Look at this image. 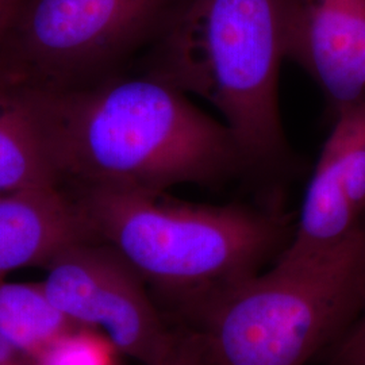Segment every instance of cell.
<instances>
[{
	"mask_svg": "<svg viewBox=\"0 0 365 365\" xmlns=\"http://www.w3.org/2000/svg\"><path fill=\"white\" fill-rule=\"evenodd\" d=\"M214 365H306L365 314V232L222 291L191 312Z\"/></svg>",
	"mask_w": 365,
	"mask_h": 365,
	"instance_id": "cell-4",
	"label": "cell"
},
{
	"mask_svg": "<svg viewBox=\"0 0 365 365\" xmlns=\"http://www.w3.org/2000/svg\"><path fill=\"white\" fill-rule=\"evenodd\" d=\"M91 237L72 196L41 188L0 196V280L42 267L63 249Z\"/></svg>",
	"mask_w": 365,
	"mask_h": 365,
	"instance_id": "cell-9",
	"label": "cell"
},
{
	"mask_svg": "<svg viewBox=\"0 0 365 365\" xmlns=\"http://www.w3.org/2000/svg\"><path fill=\"white\" fill-rule=\"evenodd\" d=\"M41 188L60 187L37 99L0 84V196Z\"/></svg>",
	"mask_w": 365,
	"mask_h": 365,
	"instance_id": "cell-10",
	"label": "cell"
},
{
	"mask_svg": "<svg viewBox=\"0 0 365 365\" xmlns=\"http://www.w3.org/2000/svg\"><path fill=\"white\" fill-rule=\"evenodd\" d=\"M108 341L92 333V329H80L56 344L39 356L36 365H110Z\"/></svg>",
	"mask_w": 365,
	"mask_h": 365,
	"instance_id": "cell-12",
	"label": "cell"
},
{
	"mask_svg": "<svg viewBox=\"0 0 365 365\" xmlns=\"http://www.w3.org/2000/svg\"><path fill=\"white\" fill-rule=\"evenodd\" d=\"M0 365H36V363L15 349L13 345L0 334Z\"/></svg>",
	"mask_w": 365,
	"mask_h": 365,
	"instance_id": "cell-15",
	"label": "cell"
},
{
	"mask_svg": "<svg viewBox=\"0 0 365 365\" xmlns=\"http://www.w3.org/2000/svg\"><path fill=\"white\" fill-rule=\"evenodd\" d=\"M164 365H214L203 339L196 331L180 334Z\"/></svg>",
	"mask_w": 365,
	"mask_h": 365,
	"instance_id": "cell-14",
	"label": "cell"
},
{
	"mask_svg": "<svg viewBox=\"0 0 365 365\" xmlns=\"http://www.w3.org/2000/svg\"><path fill=\"white\" fill-rule=\"evenodd\" d=\"M191 0H25L0 41V84L78 91L130 73Z\"/></svg>",
	"mask_w": 365,
	"mask_h": 365,
	"instance_id": "cell-5",
	"label": "cell"
},
{
	"mask_svg": "<svg viewBox=\"0 0 365 365\" xmlns=\"http://www.w3.org/2000/svg\"><path fill=\"white\" fill-rule=\"evenodd\" d=\"M24 1L25 0H0V41L11 26Z\"/></svg>",
	"mask_w": 365,
	"mask_h": 365,
	"instance_id": "cell-16",
	"label": "cell"
},
{
	"mask_svg": "<svg viewBox=\"0 0 365 365\" xmlns=\"http://www.w3.org/2000/svg\"><path fill=\"white\" fill-rule=\"evenodd\" d=\"M66 194L91 237L111 245L148 286L176 297L188 312L260 274L287 248L295 229L274 205H199L168 191L117 187Z\"/></svg>",
	"mask_w": 365,
	"mask_h": 365,
	"instance_id": "cell-2",
	"label": "cell"
},
{
	"mask_svg": "<svg viewBox=\"0 0 365 365\" xmlns=\"http://www.w3.org/2000/svg\"><path fill=\"white\" fill-rule=\"evenodd\" d=\"M359 321H365V314L361 317V318H360V319H359Z\"/></svg>",
	"mask_w": 365,
	"mask_h": 365,
	"instance_id": "cell-17",
	"label": "cell"
},
{
	"mask_svg": "<svg viewBox=\"0 0 365 365\" xmlns=\"http://www.w3.org/2000/svg\"><path fill=\"white\" fill-rule=\"evenodd\" d=\"M365 232V96L342 108L322 148L287 248L276 261L306 260Z\"/></svg>",
	"mask_w": 365,
	"mask_h": 365,
	"instance_id": "cell-7",
	"label": "cell"
},
{
	"mask_svg": "<svg viewBox=\"0 0 365 365\" xmlns=\"http://www.w3.org/2000/svg\"><path fill=\"white\" fill-rule=\"evenodd\" d=\"M80 329L86 327L53 303L42 283L0 280V334L34 363L53 344Z\"/></svg>",
	"mask_w": 365,
	"mask_h": 365,
	"instance_id": "cell-11",
	"label": "cell"
},
{
	"mask_svg": "<svg viewBox=\"0 0 365 365\" xmlns=\"http://www.w3.org/2000/svg\"><path fill=\"white\" fill-rule=\"evenodd\" d=\"M291 0H191L170 33L133 72L214 106L242 145L260 184L302 170L279 111Z\"/></svg>",
	"mask_w": 365,
	"mask_h": 365,
	"instance_id": "cell-3",
	"label": "cell"
},
{
	"mask_svg": "<svg viewBox=\"0 0 365 365\" xmlns=\"http://www.w3.org/2000/svg\"><path fill=\"white\" fill-rule=\"evenodd\" d=\"M34 96L53 170L66 192L260 182L229 126L149 75L130 72L78 91Z\"/></svg>",
	"mask_w": 365,
	"mask_h": 365,
	"instance_id": "cell-1",
	"label": "cell"
},
{
	"mask_svg": "<svg viewBox=\"0 0 365 365\" xmlns=\"http://www.w3.org/2000/svg\"><path fill=\"white\" fill-rule=\"evenodd\" d=\"M42 282L53 303L86 329H101L114 349L143 365H164L179 336L164 322L148 284L111 245L93 237L60 250Z\"/></svg>",
	"mask_w": 365,
	"mask_h": 365,
	"instance_id": "cell-6",
	"label": "cell"
},
{
	"mask_svg": "<svg viewBox=\"0 0 365 365\" xmlns=\"http://www.w3.org/2000/svg\"><path fill=\"white\" fill-rule=\"evenodd\" d=\"M286 60L325 93L334 114L365 96V0H291Z\"/></svg>",
	"mask_w": 365,
	"mask_h": 365,
	"instance_id": "cell-8",
	"label": "cell"
},
{
	"mask_svg": "<svg viewBox=\"0 0 365 365\" xmlns=\"http://www.w3.org/2000/svg\"><path fill=\"white\" fill-rule=\"evenodd\" d=\"M330 365H365V321H359L331 348Z\"/></svg>",
	"mask_w": 365,
	"mask_h": 365,
	"instance_id": "cell-13",
	"label": "cell"
}]
</instances>
